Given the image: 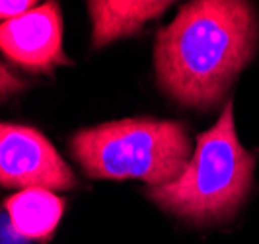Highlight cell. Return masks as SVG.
<instances>
[{
	"mask_svg": "<svg viewBox=\"0 0 259 244\" xmlns=\"http://www.w3.org/2000/svg\"><path fill=\"white\" fill-rule=\"evenodd\" d=\"M257 43V18L240 0H201L182 6L156 41V73L178 102L208 108L221 102Z\"/></svg>",
	"mask_w": 259,
	"mask_h": 244,
	"instance_id": "obj_1",
	"label": "cell"
},
{
	"mask_svg": "<svg viewBox=\"0 0 259 244\" xmlns=\"http://www.w3.org/2000/svg\"><path fill=\"white\" fill-rule=\"evenodd\" d=\"M255 158L242 147L234 125V103L226 102L219 121L197 135V145L180 174L164 186L148 188V195L174 215L195 223L228 219L253 180Z\"/></svg>",
	"mask_w": 259,
	"mask_h": 244,
	"instance_id": "obj_2",
	"label": "cell"
},
{
	"mask_svg": "<svg viewBox=\"0 0 259 244\" xmlns=\"http://www.w3.org/2000/svg\"><path fill=\"white\" fill-rule=\"evenodd\" d=\"M70 147L92 178L143 180L150 188L180 178L191 158L185 125L150 117H129L82 129L72 137Z\"/></svg>",
	"mask_w": 259,
	"mask_h": 244,
	"instance_id": "obj_3",
	"label": "cell"
},
{
	"mask_svg": "<svg viewBox=\"0 0 259 244\" xmlns=\"http://www.w3.org/2000/svg\"><path fill=\"white\" fill-rule=\"evenodd\" d=\"M74 184L72 170L41 131L0 123V186L65 192Z\"/></svg>",
	"mask_w": 259,
	"mask_h": 244,
	"instance_id": "obj_4",
	"label": "cell"
},
{
	"mask_svg": "<svg viewBox=\"0 0 259 244\" xmlns=\"http://www.w3.org/2000/svg\"><path fill=\"white\" fill-rule=\"evenodd\" d=\"M0 51L31 73H49L68 59L63 49V18L57 2H45L0 24Z\"/></svg>",
	"mask_w": 259,
	"mask_h": 244,
	"instance_id": "obj_5",
	"label": "cell"
},
{
	"mask_svg": "<svg viewBox=\"0 0 259 244\" xmlns=\"http://www.w3.org/2000/svg\"><path fill=\"white\" fill-rule=\"evenodd\" d=\"M168 6L169 2H148V0L88 2L92 26H94V31H92L94 47H102L123 36L137 33L144 24H148L150 20L166 12Z\"/></svg>",
	"mask_w": 259,
	"mask_h": 244,
	"instance_id": "obj_6",
	"label": "cell"
},
{
	"mask_svg": "<svg viewBox=\"0 0 259 244\" xmlns=\"http://www.w3.org/2000/svg\"><path fill=\"white\" fill-rule=\"evenodd\" d=\"M10 225L22 238L45 242L65 213V201L51 190H22L6 201Z\"/></svg>",
	"mask_w": 259,
	"mask_h": 244,
	"instance_id": "obj_7",
	"label": "cell"
},
{
	"mask_svg": "<svg viewBox=\"0 0 259 244\" xmlns=\"http://www.w3.org/2000/svg\"><path fill=\"white\" fill-rule=\"evenodd\" d=\"M31 8H35V2L29 0H0V24L16 20Z\"/></svg>",
	"mask_w": 259,
	"mask_h": 244,
	"instance_id": "obj_8",
	"label": "cell"
},
{
	"mask_svg": "<svg viewBox=\"0 0 259 244\" xmlns=\"http://www.w3.org/2000/svg\"><path fill=\"white\" fill-rule=\"evenodd\" d=\"M22 88H24V82L0 63V100L8 98L10 94L20 92Z\"/></svg>",
	"mask_w": 259,
	"mask_h": 244,
	"instance_id": "obj_9",
	"label": "cell"
}]
</instances>
